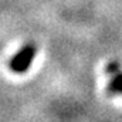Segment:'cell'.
Returning a JSON list of instances; mask_svg holds the SVG:
<instances>
[{"label": "cell", "mask_w": 122, "mask_h": 122, "mask_svg": "<svg viewBox=\"0 0 122 122\" xmlns=\"http://www.w3.org/2000/svg\"><path fill=\"white\" fill-rule=\"evenodd\" d=\"M36 56V46L34 44H26L10 61V68L11 71L17 74H23L30 68L31 62Z\"/></svg>", "instance_id": "1"}, {"label": "cell", "mask_w": 122, "mask_h": 122, "mask_svg": "<svg viewBox=\"0 0 122 122\" xmlns=\"http://www.w3.org/2000/svg\"><path fill=\"white\" fill-rule=\"evenodd\" d=\"M107 71H108L111 75H114V74L119 72V71H121V65H119V62H111V64H108Z\"/></svg>", "instance_id": "3"}, {"label": "cell", "mask_w": 122, "mask_h": 122, "mask_svg": "<svg viewBox=\"0 0 122 122\" xmlns=\"http://www.w3.org/2000/svg\"><path fill=\"white\" fill-rule=\"evenodd\" d=\"M109 92L111 94H121L122 95V71L112 75V81L109 84Z\"/></svg>", "instance_id": "2"}]
</instances>
